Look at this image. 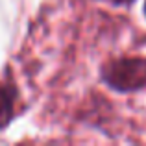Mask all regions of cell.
<instances>
[{
  "label": "cell",
  "mask_w": 146,
  "mask_h": 146,
  "mask_svg": "<svg viewBox=\"0 0 146 146\" xmlns=\"http://www.w3.org/2000/svg\"><path fill=\"white\" fill-rule=\"evenodd\" d=\"M102 78L111 89L128 93L146 87V57H120L102 68Z\"/></svg>",
  "instance_id": "6da1fadb"
},
{
  "label": "cell",
  "mask_w": 146,
  "mask_h": 146,
  "mask_svg": "<svg viewBox=\"0 0 146 146\" xmlns=\"http://www.w3.org/2000/svg\"><path fill=\"white\" fill-rule=\"evenodd\" d=\"M15 98L17 91L11 85H0V129L9 124L13 117V107H15Z\"/></svg>",
  "instance_id": "7a4b0ae2"
},
{
  "label": "cell",
  "mask_w": 146,
  "mask_h": 146,
  "mask_svg": "<svg viewBox=\"0 0 146 146\" xmlns=\"http://www.w3.org/2000/svg\"><path fill=\"white\" fill-rule=\"evenodd\" d=\"M111 2H115V4H129V2H133V0H111Z\"/></svg>",
  "instance_id": "3957f363"
},
{
  "label": "cell",
  "mask_w": 146,
  "mask_h": 146,
  "mask_svg": "<svg viewBox=\"0 0 146 146\" xmlns=\"http://www.w3.org/2000/svg\"><path fill=\"white\" fill-rule=\"evenodd\" d=\"M144 13H146V4H144Z\"/></svg>",
  "instance_id": "277c9868"
}]
</instances>
